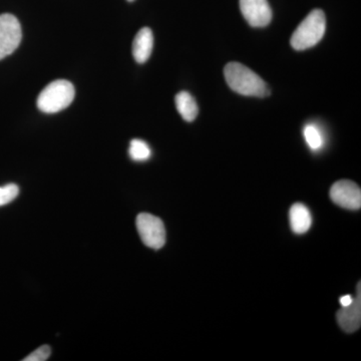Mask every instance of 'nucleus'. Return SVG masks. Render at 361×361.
I'll return each instance as SVG.
<instances>
[{
    "label": "nucleus",
    "mask_w": 361,
    "mask_h": 361,
    "mask_svg": "<svg viewBox=\"0 0 361 361\" xmlns=\"http://www.w3.org/2000/svg\"><path fill=\"white\" fill-rule=\"evenodd\" d=\"M226 82L237 94L246 97H265L270 94L267 84L257 73L240 63H229L224 68Z\"/></svg>",
    "instance_id": "1"
},
{
    "label": "nucleus",
    "mask_w": 361,
    "mask_h": 361,
    "mask_svg": "<svg viewBox=\"0 0 361 361\" xmlns=\"http://www.w3.org/2000/svg\"><path fill=\"white\" fill-rule=\"evenodd\" d=\"M326 18L322 9H313L292 35L290 44L295 51H305L317 44L324 37Z\"/></svg>",
    "instance_id": "2"
},
{
    "label": "nucleus",
    "mask_w": 361,
    "mask_h": 361,
    "mask_svg": "<svg viewBox=\"0 0 361 361\" xmlns=\"http://www.w3.org/2000/svg\"><path fill=\"white\" fill-rule=\"evenodd\" d=\"M75 96V87L71 82L54 80L40 92L37 97V108L44 114L59 113L73 103Z\"/></svg>",
    "instance_id": "3"
},
{
    "label": "nucleus",
    "mask_w": 361,
    "mask_h": 361,
    "mask_svg": "<svg viewBox=\"0 0 361 361\" xmlns=\"http://www.w3.org/2000/svg\"><path fill=\"white\" fill-rule=\"evenodd\" d=\"M135 224L145 245L155 250H159L165 245L166 229L160 218L152 214L141 213L137 215Z\"/></svg>",
    "instance_id": "4"
},
{
    "label": "nucleus",
    "mask_w": 361,
    "mask_h": 361,
    "mask_svg": "<svg viewBox=\"0 0 361 361\" xmlns=\"http://www.w3.org/2000/svg\"><path fill=\"white\" fill-rule=\"evenodd\" d=\"M23 32L20 21L13 14L0 16V61L11 56L20 47Z\"/></svg>",
    "instance_id": "5"
},
{
    "label": "nucleus",
    "mask_w": 361,
    "mask_h": 361,
    "mask_svg": "<svg viewBox=\"0 0 361 361\" xmlns=\"http://www.w3.org/2000/svg\"><path fill=\"white\" fill-rule=\"evenodd\" d=\"M332 202L348 210H360L361 207V190L353 180H337L330 189Z\"/></svg>",
    "instance_id": "6"
},
{
    "label": "nucleus",
    "mask_w": 361,
    "mask_h": 361,
    "mask_svg": "<svg viewBox=\"0 0 361 361\" xmlns=\"http://www.w3.org/2000/svg\"><path fill=\"white\" fill-rule=\"evenodd\" d=\"M240 9L252 27H265L272 20V11L267 0H240Z\"/></svg>",
    "instance_id": "7"
},
{
    "label": "nucleus",
    "mask_w": 361,
    "mask_h": 361,
    "mask_svg": "<svg viewBox=\"0 0 361 361\" xmlns=\"http://www.w3.org/2000/svg\"><path fill=\"white\" fill-rule=\"evenodd\" d=\"M336 319L339 326L348 334H353L360 329L361 325V286L357 285V295L350 305L337 311Z\"/></svg>",
    "instance_id": "8"
},
{
    "label": "nucleus",
    "mask_w": 361,
    "mask_h": 361,
    "mask_svg": "<svg viewBox=\"0 0 361 361\" xmlns=\"http://www.w3.org/2000/svg\"><path fill=\"white\" fill-rule=\"evenodd\" d=\"M154 47V35L149 27H144L135 35L133 42V56L135 61L145 63L151 56Z\"/></svg>",
    "instance_id": "9"
},
{
    "label": "nucleus",
    "mask_w": 361,
    "mask_h": 361,
    "mask_svg": "<svg viewBox=\"0 0 361 361\" xmlns=\"http://www.w3.org/2000/svg\"><path fill=\"white\" fill-rule=\"evenodd\" d=\"M289 220L292 231L298 235L307 232L312 224L310 211L301 203H295L291 207L289 211Z\"/></svg>",
    "instance_id": "10"
},
{
    "label": "nucleus",
    "mask_w": 361,
    "mask_h": 361,
    "mask_svg": "<svg viewBox=\"0 0 361 361\" xmlns=\"http://www.w3.org/2000/svg\"><path fill=\"white\" fill-rule=\"evenodd\" d=\"M176 108L186 122H193L199 114L198 104L188 92H180L175 97Z\"/></svg>",
    "instance_id": "11"
},
{
    "label": "nucleus",
    "mask_w": 361,
    "mask_h": 361,
    "mask_svg": "<svg viewBox=\"0 0 361 361\" xmlns=\"http://www.w3.org/2000/svg\"><path fill=\"white\" fill-rule=\"evenodd\" d=\"M129 154L130 158L135 161L149 160L152 155L149 145L142 140L135 139L130 142Z\"/></svg>",
    "instance_id": "12"
},
{
    "label": "nucleus",
    "mask_w": 361,
    "mask_h": 361,
    "mask_svg": "<svg viewBox=\"0 0 361 361\" xmlns=\"http://www.w3.org/2000/svg\"><path fill=\"white\" fill-rule=\"evenodd\" d=\"M304 137L308 146L313 151L322 149L323 146V137L322 133L314 125H307L304 128Z\"/></svg>",
    "instance_id": "13"
},
{
    "label": "nucleus",
    "mask_w": 361,
    "mask_h": 361,
    "mask_svg": "<svg viewBox=\"0 0 361 361\" xmlns=\"http://www.w3.org/2000/svg\"><path fill=\"white\" fill-rule=\"evenodd\" d=\"M20 194V188L16 184L0 187V207L11 203Z\"/></svg>",
    "instance_id": "14"
},
{
    "label": "nucleus",
    "mask_w": 361,
    "mask_h": 361,
    "mask_svg": "<svg viewBox=\"0 0 361 361\" xmlns=\"http://www.w3.org/2000/svg\"><path fill=\"white\" fill-rule=\"evenodd\" d=\"M51 355V348L49 345H42L26 356L23 361H45L49 360Z\"/></svg>",
    "instance_id": "15"
},
{
    "label": "nucleus",
    "mask_w": 361,
    "mask_h": 361,
    "mask_svg": "<svg viewBox=\"0 0 361 361\" xmlns=\"http://www.w3.org/2000/svg\"><path fill=\"white\" fill-rule=\"evenodd\" d=\"M353 298L350 295H345L341 297V298L339 299V302H341L342 307H345V306L350 305V304L353 303Z\"/></svg>",
    "instance_id": "16"
},
{
    "label": "nucleus",
    "mask_w": 361,
    "mask_h": 361,
    "mask_svg": "<svg viewBox=\"0 0 361 361\" xmlns=\"http://www.w3.org/2000/svg\"><path fill=\"white\" fill-rule=\"evenodd\" d=\"M128 1L133 2L135 1V0H128Z\"/></svg>",
    "instance_id": "17"
}]
</instances>
